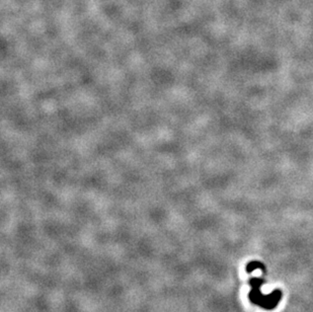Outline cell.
Listing matches in <instances>:
<instances>
[{
  "label": "cell",
  "instance_id": "1",
  "mask_svg": "<svg viewBox=\"0 0 313 312\" xmlns=\"http://www.w3.org/2000/svg\"><path fill=\"white\" fill-rule=\"evenodd\" d=\"M262 284H263V280L261 278H253L251 280L252 291L249 293V298L253 303L265 309L271 310L278 305L282 297V293L281 291L277 290V291L272 292L270 295H264L261 291Z\"/></svg>",
  "mask_w": 313,
  "mask_h": 312
}]
</instances>
